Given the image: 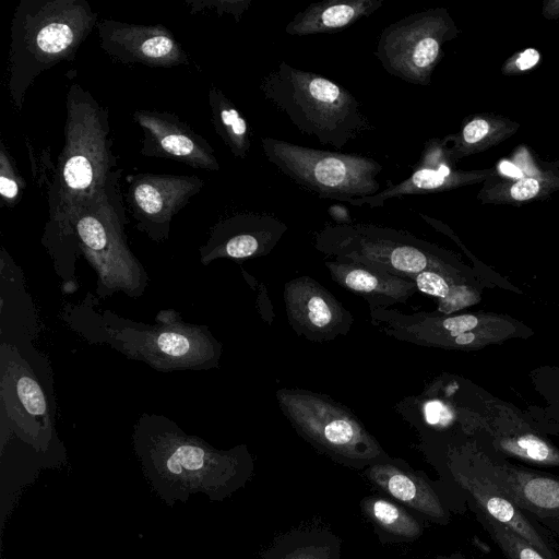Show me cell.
Here are the masks:
<instances>
[{"instance_id": "cell-20", "label": "cell", "mask_w": 559, "mask_h": 559, "mask_svg": "<svg viewBox=\"0 0 559 559\" xmlns=\"http://www.w3.org/2000/svg\"><path fill=\"white\" fill-rule=\"evenodd\" d=\"M324 265L336 284L362 297L370 310L404 304L417 292L412 280L360 263L328 260Z\"/></svg>"}, {"instance_id": "cell-3", "label": "cell", "mask_w": 559, "mask_h": 559, "mask_svg": "<svg viewBox=\"0 0 559 559\" xmlns=\"http://www.w3.org/2000/svg\"><path fill=\"white\" fill-rule=\"evenodd\" d=\"M121 169L73 218L68 231L45 245L66 292L78 288L75 262L83 255L96 273V297L117 293L141 297L150 283L148 274L128 246L126 210L120 192Z\"/></svg>"}, {"instance_id": "cell-24", "label": "cell", "mask_w": 559, "mask_h": 559, "mask_svg": "<svg viewBox=\"0 0 559 559\" xmlns=\"http://www.w3.org/2000/svg\"><path fill=\"white\" fill-rule=\"evenodd\" d=\"M211 121L215 132L237 158H246L251 147L250 129L247 120L216 86L209 91Z\"/></svg>"}, {"instance_id": "cell-1", "label": "cell", "mask_w": 559, "mask_h": 559, "mask_svg": "<svg viewBox=\"0 0 559 559\" xmlns=\"http://www.w3.org/2000/svg\"><path fill=\"white\" fill-rule=\"evenodd\" d=\"M60 318L88 344L107 345L159 372L206 371L219 366L223 345L210 328L183 321L174 309L160 310L155 323L146 324L99 309L98 298L88 292L78 304H64Z\"/></svg>"}, {"instance_id": "cell-10", "label": "cell", "mask_w": 559, "mask_h": 559, "mask_svg": "<svg viewBox=\"0 0 559 559\" xmlns=\"http://www.w3.org/2000/svg\"><path fill=\"white\" fill-rule=\"evenodd\" d=\"M266 159L301 188L322 199L350 202L379 192L382 165L361 154L338 153L263 138Z\"/></svg>"}, {"instance_id": "cell-23", "label": "cell", "mask_w": 559, "mask_h": 559, "mask_svg": "<svg viewBox=\"0 0 559 559\" xmlns=\"http://www.w3.org/2000/svg\"><path fill=\"white\" fill-rule=\"evenodd\" d=\"M383 5L382 0H323L299 11L286 25L292 36L334 33L371 15Z\"/></svg>"}, {"instance_id": "cell-11", "label": "cell", "mask_w": 559, "mask_h": 559, "mask_svg": "<svg viewBox=\"0 0 559 559\" xmlns=\"http://www.w3.org/2000/svg\"><path fill=\"white\" fill-rule=\"evenodd\" d=\"M449 31L448 17L440 9L413 13L381 32L374 55L388 73L428 85Z\"/></svg>"}, {"instance_id": "cell-5", "label": "cell", "mask_w": 559, "mask_h": 559, "mask_svg": "<svg viewBox=\"0 0 559 559\" xmlns=\"http://www.w3.org/2000/svg\"><path fill=\"white\" fill-rule=\"evenodd\" d=\"M98 23L85 0H21L15 7L8 57V92L21 110L26 92L44 71L73 61Z\"/></svg>"}, {"instance_id": "cell-30", "label": "cell", "mask_w": 559, "mask_h": 559, "mask_svg": "<svg viewBox=\"0 0 559 559\" xmlns=\"http://www.w3.org/2000/svg\"><path fill=\"white\" fill-rule=\"evenodd\" d=\"M26 188V182L19 171V168L1 141L0 146V201L1 206L13 207L15 206Z\"/></svg>"}, {"instance_id": "cell-16", "label": "cell", "mask_w": 559, "mask_h": 559, "mask_svg": "<svg viewBox=\"0 0 559 559\" xmlns=\"http://www.w3.org/2000/svg\"><path fill=\"white\" fill-rule=\"evenodd\" d=\"M278 218L261 213H238L217 222L204 245L200 262L206 266L217 259L235 261L269 254L287 231Z\"/></svg>"}, {"instance_id": "cell-18", "label": "cell", "mask_w": 559, "mask_h": 559, "mask_svg": "<svg viewBox=\"0 0 559 559\" xmlns=\"http://www.w3.org/2000/svg\"><path fill=\"white\" fill-rule=\"evenodd\" d=\"M486 457L496 481L515 504L548 533L559 535V477Z\"/></svg>"}, {"instance_id": "cell-29", "label": "cell", "mask_w": 559, "mask_h": 559, "mask_svg": "<svg viewBox=\"0 0 559 559\" xmlns=\"http://www.w3.org/2000/svg\"><path fill=\"white\" fill-rule=\"evenodd\" d=\"M497 448L510 455L528 463L545 466L559 465V450L534 435H516L499 440Z\"/></svg>"}, {"instance_id": "cell-4", "label": "cell", "mask_w": 559, "mask_h": 559, "mask_svg": "<svg viewBox=\"0 0 559 559\" xmlns=\"http://www.w3.org/2000/svg\"><path fill=\"white\" fill-rule=\"evenodd\" d=\"M66 108L64 144L47 189L49 218L43 245L62 237L117 170L107 108L76 83L68 90Z\"/></svg>"}, {"instance_id": "cell-17", "label": "cell", "mask_w": 559, "mask_h": 559, "mask_svg": "<svg viewBox=\"0 0 559 559\" xmlns=\"http://www.w3.org/2000/svg\"><path fill=\"white\" fill-rule=\"evenodd\" d=\"M132 117L143 131L141 155L173 159L199 169H219L210 143L177 115L138 109Z\"/></svg>"}, {"instance_id": "cell-32", "label": "cell", "mask_w": 559, "mask_h": 559, "mask_svg": "<svg viewBox=\"0 0 559 559\" xmlns=\"http://www.w3.org/2000/svg\"><path fill=\"white\" fill-rule=\"evenodd\" d=\"M539 183L534 178H523L511 187V195L518 201L528 200L537 194Z\"/></svg>"}, {"instance_id": "cell-21", "label": "cell", "mask_w": 559, "mask_h": 559, "mask_svg": "<svg viewBox=\"0 0 559 559\" xmlns=\"http://www.w3.org/2000/svg\"><path fill=\"white\" fill-rule=\"evenodd\" d=\"M365 474L380 489L406 507L441 524L450 521L448 510L429 483L390 457L368 466Z\"/></svg>"}, {"instance_id": "cell-6", "label": "cell", "mask_w": 559, "mask_h": 559, "mask_svg": "<svg viewBox=\"0 0 559 559\" xmlns=\"http://www.w3.org/2000/svg\"><path fill=\"white\" fill-rule=\"evenodd\" d=\"M56 406L52 368L47 356L34 343L0 342L1 448L17 447L44 460L62 457Z\"/></svg>"}, {"instance_id": "cell-38", "label": "cell", "mask_w": 559, "mask_h": 559, "mask_svg": "<svg viewBox=\"0 0 559 559\" xmlns=\"http://www.w3.org/2000/svg\"><path fill=\"white\" fill-rule=\"evenodd\" d=\"M437 559H459V558L452 557V558H437Z\"/></svg>"}, {"instance_id": "cell-14", "label": "cell", "mask_w": 559, "mask_h": 559, "mask_svg": "<svg viewBox=\"0 0 559 559\" xmlns=\"http://www.w3.org/2000/svg\"><path fill=\"white\" fill-rule=\"evenodd\" d=\"M284 305L292 330L311 342H328L345 336L354 316L324 286L308 275L284 285Z\"/></svg>"}, {"instance_id": "cell-9", "label": "cell", "mask_w": 559, "mask_h": 559, "mask_svg": "<svg viewBox=\"0 0 559 559\" xmlns=\"http://www.w3.org/2000/svg\"><path fill=\"white\" fill-rule=\"evenodd\" d=\"M275 397L298 435L332 459L358 468L389 459L358 417L330 396L282 388Z\"/></svg>"}, {"instance_id": "cell-19", "label": "cell", "mask_w": 559, "mask_h": 559, "mask_svg": "<svg viewBox=\"0 0 559 559\" xmlns=\"http://www.w3.org/2000/svg\"><path fill=\"white\" fill-rule=\"evenodd\" d=\"M40 330L39 318L24 273L2 247L0 254V342L34 343Z\"/></svg>"}, {"instance_id": "cell-15", "label": "cell", "mask_w": 559, "mask_h": 559, "mask_svg": "<svg viewBox=\"0 0 559 559\" xmlns=\"http://www.w3.org/2000/svg\"><path fill=\"white\" fill-rule=\"evenodd\" d=\"M102 49L115 61L171 68L188 63V55L164 25H140L102 20L97 23Z\"/></svg>"}, {"instance_id": "cell-28", "label": "cell", "mask_w": 559, "mask_h": 559, "mask_svg": "<svg viewBox=\"0 0 559 559\" xmlns=\"http://www.w3.org/2000/svg\"><path fill=\"white\" fill-rule=\"evenodd\" d=\"M469 508L507 559H548L532 544L506 525L491 520L474 507Z\"/></svg>"}, {"instance_id": "cell-25", "label": "cell", "mask_w": 559, "mask_h": 559, "mask_svg": "<svg viewBox=\"0 0 559 559\" xmlns=\"http://www.w3.org/2000/svg\"><path fill=\"white\" fill-rule=\"evenodd\" d=\"M338 555L340 543L334 535L302 531L285 536L264 559H338Z\"/></svg>"}, {"instance_id": "cell-37", "label": "cell", "mask_w": 559, "mask_h": 559, "mask_svg": "<svg viewBox=\"0 0 559 559\" xmlns=\"http://www.w3.org/2000/svg\"><path fill=\"white\" fill-rule=\"evenodd\" d=\"M499 169L502 174L513 178H521L523 175L522 170L518 166L508 160L500 162Z\"/></svg>"}, {"instance_id": "cell-35", "label": "cell", "mask_w": 559, "mask_h": 559, "mask_svg": "<svg viewBox=\"0 0 559 559\" xmlns=\"http://www.w3.org/2000/svg\"><path fill=\"white\" fill-rule=\"evenodd\" d=\"M539 60V53L535 49H526L519 56L516 67L520 70H527L533 68Z\"/></svg>"}, {"instance_id": "cell-2", "label": "cell", "mask_w": 559, "mask_h": 559, "mask_svg": "<svg viewBox=\"0 0 559 559\" xmlns=\"http://www.w3.org/2000/svg\"><path fill=\"white\" fill-rule=\"evenodd\" d=\"M132 442L146 478L169 502L197 492L223 499L243 485L253 467L246 445L218 450L162 414H141Z\"/></svg>"}, {"instance_id": "cell-36", "label": "cell", "mask_w": 559, "mask_h": 559, "mask_svg": "<svg viewBox=\"0 0 559 559\" xmlns=\"http://www.w3.org/2000/svg\"><path fill=\"white\" fill-rule=\"evenodd\" d=\"M330 216L336 222V224H352L348 210L340 204H333L329 207Z\"/></svg>"}, {"instance_id": "cell-12", "label": "cell", "mask_w": 559, "mask_h": 559, "mask_svg": "<svg viewBox=\"0 0 559 559\" xmlns=\"http://www.w3.org/2000/svg\"><path fill=\"white\" fill-rule=\"evenodd\" d=\"M454 481L469 507L519 534L548 559H559L550 533L530 519L496 481L485 453L469 448L454 450L449 460Z\"/></svg>"}, {"instance_id": "cell-31", "label": "cell", "mask_w": 559, "mask_h": 559, "mask_svg": "<svg viewBox=\"0 0 559 559\" xmlns=\"http://www.w3.org/2000/svg\"><path fill=\"white\" fill-rule=\"evenodd\" d=\"M186 4L193 14L207 9L216 11L219 15L230 14L239 22L250 7L251 0H186Z\"/></svg>"}, {"instance_id": "cell-33", "label": "cell", "mask_w": 559, "mask_h": 559, "mask_svg": "<svg viewBox=\"0 0 559 559\" xmlns=\"http://www.w3.org/2000/svg\"><path fill=\"white\" fill-rule=\"evenodd\" d=\"M489 131V124L481 119L468 122L462 131V139L467 144H474L484 139Z\"/></svg>"}, {"instance_id": "cell-22", "label": "cell", "mask_w": 559, "mask_h": 559, "mask_svg": "<svg viewBox=\"0 0 559 559\" xmlns=\"http://www.w3.org/2000/svg\"><path fill=\"white\" fill-rule=\"evenodd\" d=\"M454 179L455 175L452 174L445 160L440 142L430 139L426 142L420 158L414 165L409 177L373 195L355 199L349 203L356 206L367 204L371 209L381 207L393 198L440 191L451 186Z\"/></svg>"}, {"instance_id": "cell-27", "label": "cell", "mask_w": 559, "mask_h": 559, "mask_svg": "<svg viewBox=\"0 0 559 559\" xmlns=\"http://www.w3.org/2000/svg\"><path fill=\"white\" fill-rule=\"evenodd\" d=\"M407 278L415 283L417 290L438 298L439 310L444 313L471 304L472 293L463 281L433 271H424Z\"/></svg>"}, {"instance_id": "cell-34", "label": "cell", "mask_w": 559, "mask_h": 559, "mask_svg": "<svg viewBox=\"0 0 559 559\" xmlns=\"http://www.w3.org/2000/svg\"><path fill=\"white\" fill-rule=\"evenodd\" d=\"M251 287L254 289H258V292H259L258 305H259V310L261 312V316L263 317V319L265 321L271 323L273 320L274 313H273L272 305L270 302L265 287L263 285H258V283H257V285H251Z\"/></svg>"}, {"instance_id": "cell-26", "label": "cell", "mask_w": 559, "mask_h": 559, "mask_svg": "<svg viewBox=\"0 0 559 559\" xmlns=\"http://www.w3.org/2000/svg\"><path fill=\"white\" fill-rule=\"evenodd\" d=\"M361 508L381 531L397 538L415 539L423 533L417 520L405 509L381 497H367Z\"/></svg>"}, {"instance_id": "cell-8", "label": "cell", "mask_w": 559, "mask_h": 559, "mask_svg": "<svg viewBox=\"0 0 559 559\" xmlns=\"http://www.w3.org/2000/svg\"><path fill=\"white\" fill-rule=\"evenodd\" d=\"M313 243L332 260L360 263L403 277L433 271L466 281L465 269L449 252L391 227L329 224L316 234Z\"/></svg>"}, {"instance_id": "cell-13", "label": "cell", "mask_w": 559, "mask_h": 559, "mask_svg": "<svg viewBox=\"0 0 559 559\" xmlns=\"http://www.w3.org/2000/svg\"><path fill=\"white\" fill-rule=\"evenodd\" d=\"M127 180L124 200L135 226L155 242L168 240L173 218L204 186L190 175L136 174Z\"/></svg>"}, {"instance_id": "cell-7", "label": "cell", "mask_w": 559, "mask_h": 559, "mask_svg": "<svg viewBox=\"0 0 559 559\" xmlns=\"http://www.w3.org/2000/svg\"><path fill=\"white\" fill-rule=\"evenodd\" d=\"M264 97L302 133L342 150L374 127L356 97L342 85L282 61L261 81Z\"/></svg>"}]
</instances>
